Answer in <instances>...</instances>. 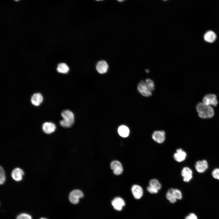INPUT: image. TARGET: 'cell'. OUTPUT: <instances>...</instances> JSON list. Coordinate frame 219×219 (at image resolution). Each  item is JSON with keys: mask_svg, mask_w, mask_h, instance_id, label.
<instances>
[{"mask_svg": "<svg viewBox=\"0 0 219 219\" xmlns=\"http://www.w3.org/2000/svg\"><path fill=\"white\" fill-rule=\"evenodd\" d=\"M5 176L4 169L1 166L0 168V183L3 184L5 182Z\"/></svg>", "mask_w": 219, "mask_h": 219, "instance_id": "24", "label": "cell"}, {"mask_svg": "<svg viewBox=\"0 0 219 219\" xmlns=\"http://www.w3.org/2000/svg\"><path fill=\"white\" fill-rule=\"evenodd\" d=\"M118 2H121L125 0H117Z\"/></svg>", "mask_w": 219, "mask_h": 219, "instance_id": "30", "label": "cell"}, {"mask_svg": "<svg viewBox=\"0 0 219 219\" xmlns=\"http://www.w3.org/2000/svg\"><path fill=\"white\" fill-rule=\"evenodd\" d=\"M187 156V154L181 148H178L173 155L174 159L178 162H181L184 161Z\"/></svg>", "mask_w": 219, "mask_h": 219, "instance_id": "11", "label": "cell"}, {"mask_svg": "<svg viewBox=\"0 0 219 219\" xmlns=\"http://www.w3.org/2000/svg\"><path fill=\"white\" fill-rule=\"evenodd\" d=\"M40 219H47L44 218H41Z\"/></svg>", "mask_w": 219, "mask_h": 219, "instance_id": "32", "label": "cell"}, {"mask_svg": "<svg viewBox=\"0 0 219 219\" xmlns=\"http://www.w3.org/2000/svg\"><path fill=\"white\" fill-rule=\"evenodd\" d=\"M108 65L106 62L104 61H99L96 66V69L100 73H105L107 71Z\"/></svg>", "mask_w": 219, "mask_h": 219, "instance_id": "16", "label": "cell"}, {"mask_svg": "<svg viewBox=\"0 0 219 219\" xmlns=\"http://www.w3.org/2000/svg\"><path fill=\"white\" fill-rule=\"evenodd\" d=\"M145 82L148 89L152 92L155 89V84L152 80L150 78H147L145 80Z\"/></svg>", "mask_w": 219, "mask_h": 219, "instance_id": "22", "label": "cell"}, {"mask_svg": "<svg viewBox=\"0 0 219 219\" xmlns=\"http://www.w3.org/2000/svg\"></svg>", "mask_w": 219, "mask_h": 219, "instance_id": "34", "label": "cell"}, {"mask_svg": "<svg viewBox=\"0 0 219 219\" xmlns=\"http://www.w3.org/2000/svg\"><path fill=\"white\" fill-rule=\"evenodd\" d=\"M173 188L169 189L166 194L167 199L171 203H174L177 201V199L173 193Z\"/></svg>", "mask_w": 219, "mask_h": 219, "instance_id": "19", "label": "cell"}, {"mask_svg": "<svg viewBox=\"0 0 219 219\" xmlns=\"http://www.w3.org/2000/svg\"><path fill=\"white\" fill-rule=\"evenodd\" d=\"M217 36L215 33L212 31L209 30L204 34V40L209 43L214 42Z\"/></svg>", "mask_w": 219, "mask_h": 219, "instance_id": "17", "label": "cell"}, {"mask_svg": "<svg viewBox=\"0 0 219 219\" xmlns=\"http://www.w3.org/2000/svg\"><path fill=\"white\" fill-rule=\"evenodd\" d=\"M43 98L40 93L33 94L31 99L32 103L34 106H38L40 105L43 101Z\"/></svg>", "mask_w": 219, "mask_h": 219, "instance_id": "15", "label": "cell"}, {"mask_svg": "<svg viewBox=\"0 0 219 219\" xmlns=\"http://www.w3.org/2000/svg\"><path fill=\"white\" fill-rule=\"evenodd\" d=\"M42 130L45 133L50 134L54 132L56 128L55 124L51 122H46L42 125Z\"/></svg>", "mask_w": 219, "mask_h": 219, "instance_id": "13", "label": "cell"}, {"mask_svg": "<svg viewBox=\"0 0 219 219\" xmlns=\"http://www.w3.org/2000/svg\"><path fill=\"white\" fill-rule=\"evenodd\" d=\"M83 192L79 189H75L72 191L69 195L70 202L73 204H77L79 202L80 198L83 197Z\"/></svg>", "mask_w": 219, "mask_h": 219, "instance_id": "3", "label": "cell"}, {"mask_svg": "<svg viewBox=\"0 0 219 219\" xmlns=\"http://www.w3.org/2000/svg\"><path fill=\"white\" fill-rule=\"evenodd\" d=\"M212 175L214 179L219 180V169H214L212 172Z\"/></svg>", "mask_w": 219, "mask_h": 219, "instance_id": "27", "label": "cell"}, {"mask_svg": "<svg viewBox=\"0 0 219 219\" xmlns=\"http://www.w3.org/2000/svg\"><path fill=\"white\" fill-rule=\"evenodd\" d=\"M57 71L59 73H66L69 70L68 65L65 63H61L59 64L57 68Z\"/></svg>", "mask_w": 219, "mask_h": 219, "instance_id": "20", "label": "cell"}, {"mask_svg": "<svg viewBox=\"0 0 219 219\" xmlns=\"http://www.w3.org/2000/svg\"><path fill=\"white\" fill-rule=\"evenodd\" d=\"M111 168L113 170L114 174L119 175L121 174L123 171L121 163L118 161H113L110 164Z\"/></svg>", "mask_w": 219, "mask_h": 219, "instance_id": "9", "label": "cell"}, {"mask_svg": "<svg viewBox=\"0 0 219 219\" xmlns=\"http://www.w3.org/2000/svg\"><path fill=\"white\" fill-rule=\"evenodd\" d=\"M119 135L123 137H126L129 135L130 130L129 128L126 126L121 125L120 126L118 129Z\"/></svg>", "mask_w": 219, "mask_h": 219, "instance_id": "18", "label": "cell"}, {"mask_svg": "<svg viewBox=\"0 0 219 219\" xmlns=\"http://www.w3.org/2000/svg\"><path fill=\"white\" fill-rule=\"evenodd\" d=\"M196 110L199 116L201 118H210L214 115L213 107L211 106L205 104L203 102L199 103L197 104Z\"/></svg>", "mask_w": 219, "mask_h": 219, "instance_id": "1", "label": "cell"}, {"mask_svg": "<svg viewBox=\"0 0 219 219\" xmlns=\"http://www.w3.org/2000/svg\"><path fill=\"white\" fill-rule=\"evenodd\" d=\"M24 172L21 169L17 168L14 169L11 173L12 179L16 181H19L22 179Z\"/></svg>", "mask_w": 219, "mask_h": 219, "instance_id": "14", "label": "cell"}, {"mask_svg": "<svg viewBox=\"0 0 219 219\" xmlns=\"http://www.w3.org/2000/svg\"><path fill=\"white\" fill-rule=\"evenodd\" d=\"M181 175L183 180L186 182H189L192 178L193 172L189 167H186L183 168L181 171Z\"/></svg>", "mask_w": 219, "mask_h": 219, "instance_id": "10", "label": "cell"}, {"mask_svg": "<svg viewBox=\"0 0 219 219\" xmlns=\"http://www.w3.org/2000/svg\"><path fill=\"white\" fill-rule=\"evenodd\" d=\"M196 171L199 173H203L208 168V164L207 161L204 160L198 161L195 165Z\"/></svg>", "mask_w": 219, "mask_h": 219, "instance_id": "12", "label": "cell"}, {"mask_svg": "<svg viewBox=\"0 0 219 219\" xmlns=\"http://www.w3.org/2000/svg\"><path fill=\"white\" fill-rule=\"evenodd\" d=\"M15 0V1H18V0Z\"/></svg>", "mask_w": 219, "mask_h": 219, "instance_id": "33", "label": "cell"}, {"mask_svg": "<svg viewBox=\"0 0 219 219\" xmlns=\"http://www.w3.org/2000/svg\"><path fill=\"white\" fill-rule=\"evenodd\" d=\"M112 205L114 208L117 211H121L125 205L124 200L122 198L117 197L115 198L111 202Z\"/></svg>", "mask_w": 219, "mask_h": 219, "instance_id": "7", "label": "cell"}, {"mask_svg": "<svg viewBox=\"0 0 219 219\" xmlns=\"http://www.w3.org/2000/svg\"><path fill=\"white\" fill-rule=\"evenodd\" d=\"M148 191L151 194H156L158 193V190L150 186L147 188Z\"/></svg>", "mask_w": 219, "mask_h": 219, "instance_id": "26", "label": "cell"}, {"mask_svg": "<svg viewBox=\"0 0 219 219\" xmlns=\"http://www.w3.org/2000/svg\"><path fill=\"white\" fill-rule=\"evenodd\" d=\"M145 71L147 73H148L149 72V70L148 69H146L145 70Z\"/></svg>", "mask_w": 219, "mask_h": 219, "instance_id": "29", "label": "cell"}, {"mask_svg": "<svg viewBox=\"0 0 219 219\" xmlns=\"http://www.w3.org/2000/svg\"><path fill=\"white\" fill-rule=\"evenodd\" d=\"M173 193L177 200H180L182 199V194L179 190L173 188Z\"/></svg>", "mask_w": 219, "mask_h": 219, "instance_id": "23", "label": "cell"}, {"mask_svg": "<svg viewBox=\"0 0 219 219\" xmlns=\"http://www.w3.org/2000/svg\"><path fill=\"white\" fill-rule=\"evenodd\" d=\"M137 90L142 95L145 97H149L152 95L151 92L148 89L145 82L141 80L137 85Z\"/></svg>", "mask_w": 219, "mask_h": 219, "instance_id": "5", "label": "cell"}, {"mask_svg": "<svg viewBox=\"0 0 219 219\" xmlns=\"http://www.w3.org/2000/svg\"><path fill=\"white\" fill-rule=\"evenodd\" d=\"M185 219H197V217L195 214L191 213L186 216Z\"/></svg>", "mask_w": 219, "mask_h": 219, "instance_id": "28", "label": "cell"}, {"mask_svg": "<svg viewBox=\"0 0 219 219\" xmlns=\"http://www.w3.org/2000/svg\"><path fill=\"white\" fill-rule=\"evenodd\" d=\"M95 0L99 1H101L103 0Z\"/></svg>", "mask_w": 219, "mask_h": 219, "instance_id": "31", "label": "cell"}, {"mask_svg": "<svg viewBox=\"0 0 219 219\" xmlns=\"http://www.w3.org/2000/svg\"><path fill=\"white\" fill-rule=\"evenodd\" d=\"M16 219H32V217L29 214L22 213L19 215L17 217Z\"/></svg>", "mask_w": 219, "mask_h": 219, "instance_id": "25", "label": "cell"}, {"mask_svg": "<svg viewBox=\"0 0 219 219\" xmlns=\"http://www.w3.org/2000/svg\"><path fill=\"white\" fill-rule=\"evenodd\" d=\"M150 186L155 188L158 190L161 188V185L158 180L156 179H151L149 182Z\"/></svg>", "mask_w": 219, "mask_h": 219, "instance_id": "21", "label": "cell"}, {"mask_svg": "<svg viewBox=\"0 0 219 219\" xmlns=\"http://www.w3.org/2000/svg\"><path fill=\"white\" fill-rule=\"evenodd\" d=\"M63 120L60 122V125L63 127L68 128L71 127L74 122V116L73 113L69 110H64L61 113Z\"/></svg>", "mask_w": 219, "mask_h": 219, "instance_id": "2", "label": "cell"}, {"mask_svg": "<svg viewBox=\"0 0 219 219\" xmlns=\"http://www.w3.org/2000/svg\"><path fill=\"white\" fill-rule=\"evenodd\" d=\"M203 103L207 106H216L217 104L216 96L214 94H208L203 98Z\"/></svg>", "mask_w": 219, "mask_h": 219, "instance_id": "4", "label": "cell"}, {"mask_svg": "<svg viewBox=\"0 0 219 219\" xmlns=\"http://www.w3.org/2000/svg\"><path fill=\"white\" fill-rule=\"evenodd\" d=\"M165 133L163 130L155 131L153 133L152 137L155 141L158 143L161 144L165 140Z\"/></svg>", "mask_w": 219, "mask_h": 219, "instance_id": "8", "label": "cell"}, {"mask_svg": "<svg viewBox=\"0 0 219 219\" xmlns=\"http://www.w3.org/2000/svg\"><path fill=\"white\" fill-rule=\"evenodd\" d=\"M131 191L134 197L136 199H140L143 195V189L138 185L134 184L131 187Z\"/></svg>", "mask_w": 219, "mask_h": 219, "instance_id": "6", "label": "cell"}]
</instances>
